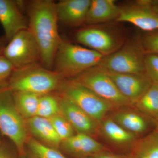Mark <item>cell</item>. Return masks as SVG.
I'll list each match as a JSON object with an SVG mask.
<instances>
[{
	"label": "cell",
	"mask_w": 158,
	"mask_h": 158,
	"mask_svg": "<svg viewBox=\"0 0 158 158\" xmlns=\"http://www.w3.org/2000/svg\"><path fill=\"white\" fill-rule=\"evenodd\" d=\"M56 3L52 0H34L27 6L29 29L37 41L40 62L52 69L62 39L58 31Z\"/></svg>",
	"instance_id": "cell-1"
},
{
	"label": "cell",
	"mask_w": 158,
	"mask_h": 158,
	"mask_svg": "<svg viewBox=\"0 0 158 158\" xmlns=\"http://www.w3.org/2000/svg\"><path fill=\"white\" fill-rule=\"evenodd\" d=\"M65 79L55 71L39 64L15 69L7 89L11 92H27L39 95L60 90Z\"/></svg>",
	"instance_id": "cell-2"
},
{
	"label": "cell",
	"mask_w": 158,
	"mask_h": 158,
	"mask_svg": "<svg viewBox=\"0 0 158 158\" xmlns=\"http://www.w3.org/2000/svg\"><path fill=\"white\" fill-rule=\"evenodd\" d=\"M104 57L93 50L62 40L54 60V70L65 79H73L98 65Z\"/></svg>",
	"instance_id": "cell-3"
},
{
	"label": "cell",
	"mask_w": 158,
	"mask_h": 158,
	"mask_svg": "<svg viewBox=\"0 0 158 158\" xmlns=\"http://www.w3.org/2000/svg\"><path fill=\"white\" fill-rule=\"evenodd\" d=\"M0 131L23 155L28 140L26 120L18 111L12 92L8 89L0 90Z\"/></svg>",
	"instance_id": "cell-4"
},
{
	"label": "cell",
	"mask_w": 158,
	"mask_h": 158,
	"mask_svg": "<svg viewBox=\"0 0 158 158\" xmlns=\"http://www.w3.org/2000/svg\"><path fill=\"white\" fill-rule=\"evenodd\" d=\"M145 55L141 40H133L123 44L113 53L104 57L98 66L116 73L144 75H146Z\"/></svg>",
	"instance_id": "cell-5"
},
{
	"label": "cell",
	"mask_w": 158,
	"mask_h": 158,
	"mask_svg": "<svg viewBox=\"0 0 158 158\" xmlns=\"http://www.w3.org/2000/svg\"><path fill=\"white\" fill-rule=\"evenodd\" d=\"M59 91L98 123L115 107L93 91L73 80L64 81Z\"/></svg>",
	"instance_id": "cell-6"
},
{
	"label": "cell",
	"mask_w": 158,
	"mask_h": 158,
	"mask_svg": "<svg viewBox=\"0 0 158 158\" xmlns=\"http://www.w3.org/2000/svg\"><path fill=\"white\" fill-rule=\"evenodd\" d=\"M93 91L114 107L131 105L125 98L103 69L97 65L72 79Z\"/></svg>",
	"instance_id": "cell-7"
},
{
	"label": "cell",
	"mask_w": 158,
	"mask_h": 158,
	"mask_svg": "<svg viewBox=\"0 0 158 158\" xmlns=\"http://www.w3.org/2000/svg\"><path fill=\"white\" fill-rule=\"evenodd\" d=\"M17 69L40 62V52L36 40L29 29L20 31L12 37L2 55Z\"/></svg>",
	"instance_id": "cell-8"
},
{
	"label": "cell",
	"mask_w": 158,
	"mask_h": 158,
	"mask_svg": "<svg viewBox=\"0 0 158 158\" xmlns=\"http://www.w3.org/2000/svg\"><path fill=\"white\" fill-rule=\"evenodd\" d=\"M116 21L130 23L148 33L158 31V4L156 0H138L119 7Z\"/></svg>",
	"instance_id": "cell-9"
},
{
	"label": "cell",
	"mask_w": 158,
	"mask_h": 158,
	"mask_svg": "<svg viewBox=\"0 0 158 158\" xmlns=\"http://www.w3.org/2000/svg\"><path fill=\"white\" fill-rule=\"evenodd\" d=\"M75 38L79 43L104 57L116 52L123 44L116 35L100 28L81 29L76 34Z\"/></svg>",
	"instance_id": "cell-10"
},
{
	"label": "cell",
	"mask_w": 158,
	"mask_h": 158,
	"mask_svg": "<svg viewBox=\"0 0 158 158\" xmlns=\"http://www.w3.org/2000/svg\"><path fill=\"white\" fill-rule=\"evenodd\" d=\"M104 70L112 79L121 94L131 104H135L152 85L146 75L118 73Z\"/></svg>",
	"instance_id": "cell-11"
},
{
	"label": "cell",
	"mask_w": 158,
	"mask_h": 158,
	"mask_svg": "<svg viewBox=\"0 0 158 158\" xmlns=\"http://www.w3.org/2000/svg\"><path fill=\"white\" fill-rule=\"evenodd\" d=\"M23 2L0 0V23L7 43L20 31L29 29L28 22L23 14Z\"/></svg>",
	"instance_id": "cell-12"
},
{
	"label": "cell",
	"mask_w": 158,
	"mask_h": 158,
	"mask_svg": "<svg viewBox=\"0 0 158 158\" xmlns=\"http://www.w3.org/2000/svg\"><path fill=\"white\" fill-rule=\"evenodd\" d=\"M60 112L77 133L91 136L96 133L98 123L68 99L59 98Z\"/></svg>",
	"instance_id": "cell-13"
},
{
	"label": "cell",
	"mask_w": 158,
	"mask_h": 158,
	"mask_svg": "<svg viewBox=\"0 0 158 158\" xmlns=\"http://www.w3.org/2000/svg\"><path fill=\"white\" fill-rule=\"evenodd\" d=\"M91 0H61L56 3L59 22L69 27L85 23Z\"/></svg>",
	"instance_id": "cell-14"
},
{
	"label": "cell",
	"mask_w": 158,
	"mask_h": 158,
	"mask_svg": "<svg viewBox=\"0 0 158 158\" xmlns=\"http://www.w3.org/2000/svg\"><path fill=\"white\" fill-rule=\"evenodd\" d=\"M61 146L66 152L82 158L105 151L101 144L91 136L83 133H77L62 141Z\"/></svg>",
	"instance_id": "cell-15"
},
{
	"label": "cell",
	"mask_w": 158,
	"mask_h": 158,
	"mask_svg": "<svg viewBox=\"0 0 158 158\" xmlns=\"http://www.w3.org/2000/svg\"><path fill=\"white\" fill-rule=\"evenodd\" d=\"M28 131L40 141L54 148H59L62 141L54 129L49 119L35 116L26 119Z\"/></svg>",
	"instance_id": "cell-16"
},
{
	"label": "cell",
	"mask_w": 158,
	"mask_h": 158,
	"mask_svg": "<svg viewBox=\"0 0 158 158\" xmlns=\"http://www.w3.org/2000/svg\"><path fill=\"white\" fill-rule=\"evenodd\" d=\"M119 14V7L114 0H91L85 23L95 25L115 20Z\"/></svg>",
	"instance_id": "cell-17"
},
{
	"label": "cell",
	"mask_w": 158,
	"mask_h": 158,
	"mask_svg": "<svg viewBox=\"0 0 158 158\" xmlns=\"http://www.w3.org/2000/svg\"><path fill=\"white\" fill-rule=\"evenodd\" d=\"M15 106L25 119L37 116L40 95L27 92H12Z\"/></svg>",
	"instance_id": "cell-18"
},
{
	"label": "cell",
	"mask_w": 158,
	"mask_h": 158,
	"mask_svg": "<svg viewBox=\"0 0 158 158\" xmlns=\"http://www.w3.org/2000/svg\"><path fill=\"white\" fill-rule=\"evenodd\" d=\"M101 129L109 140L117 144H128L133 142L135 138V134L125 129L113 119L103 120Z\"/></svg>",
	"instance_id": "cell-19"
},
{
	"label": "cell",
	"mask_w": 158,
	"mask_h": 158,
	"mask_svg": "<svg viewBox=\"0 0 158 158\" xmlns=\"http://www.w3.org/2000/svg\"><path fill=\"white\" fill-rule=\"evenodd\" d=\"M113 119L125 129L134 134H140L147 129V122L144 118L134 112H118L114 115Z\"/></svg>",
	"instance_id": "cell-20"
},
{
	"label": "cell",
	"mask_w": 158,
	"mask_h": 158,
	"mask_svg": "<svg viewBox=\"0 0 158 158\" xmlns=\"http://www.w3.org/2000/svg\"><path fill=\"white\" fill-rule=\"evenodd\" d=\"M135 104L139 110L158 119V86L153 84Z\"/></svg>",
	"instance_id": "cell-21"
},
{
	"label": "cell",
	"mask_w": 158,
	"mask_h": 158,
	"mask_svg": "<svg viewBox=\"0 0 158 158\" xmlns=\"http://www.w3.org/2000/svg\"><path fill=\"white\" fill-rule=\"evenodd\" d=\"M132 158H158V131L139 142Z\"/></svg>",
	"instance_id": "cell-22"
},
{
	"label": "cell",
	"mask_w": 158,
	"mask_h": 158,
	"mask_svg": "<svg viewBox=\"0 0 158 158\" xmlns=\"http://www.w3.org/2000/svg\"><path fill=\"white\" fill-rule=\"evenodd\" d=\"M61 114L59 98L51 94L40 97L37 116L49 119Z\"/></svg>",
	"instance_id": "cell-23"
},
{
	"label": "cell",
	"mask_w": 158,
	"mask_h": 158,
	"mask_svg": "<svg viewBox=\"0 0 158 158\" xmlns=\"http://www.w3.org/2000/svg\"><path fill=\"white\" fill-rule=\"evenodd\" d=\"M26 144L36 158H66L56 148L46 145L34 138H28Z\"/></svg>",
	"instance_id": "cell-24"
},
{
	"label": "cell",
	"mask_w": 158,
	"mask_h": 158,
	"mask_svg": "<svg viewBox=\"0 0 158 158\" xmlns=\"http://www.w3.org/2000/svg\"><path fill=\"white\" fill-rule=\"evenodd\" d=\"M49 119L62 141H65L75 135L73 128L61 114L54 116Z\"/></svg>",
	"instance_id": "cell-25"
},
{
	"label": "cell",
	"mask_w": 158,
	"mask_h": 158,
	"mask_svg": "<svg viewBox=\"0 0 158 158\" xmlns=\"http://www.w3.org/2000/svg\"><path fill=\"white\" fill-rule=\"evenodd\" d=\"M146 75L153 84L158 86V55L146 54L144 60Z\"/></svg>",
	"instance_id": "cell-26"
},
{
	"label": "cell",
	"mask_w": 158,
	"mask_h": 158,
	"mask_svg": "<svg viewBox=\"0 0 158 158\" xmlns=\"http://www.w3.org/2000/svg\"><path fill=\"white\" fill-rule=\"evenodd\" d=\"M14 69L12 64L3 55H0V90L7 89Z\"/></svg>",
	"instance_id": "cell-27"
},
{
	"label": "cell",
	"mask_w": 158,
	"mask_h": 158,
	"mask_svg": "<svg viewBox=\"0 0 158 158\" xmlns=\"http://www.w3.org/2000/svg\"><path fill=\"white\" fill-rule=\"evenodd\" d=\"M141 41L145 54L158 55V31L149 32Z\"/></svg>",
	"instance_id": "cell-28"
},
{
	"label": "cell",
	"mask_w": 158,
	"mask_h": 158,
	"mask_svg": "<svg viewBox=\"0 0 158 158\" xmlns=\"http://www.w3.org/2000/svg\"><path fill=\"white\" fill-rule=\"evenodd\" d=\"M0 158H15L11 148L6 143L2 142L0 146Z\"/></svg>",
	"instance_id": "cell-29"
},
{
	"label": "cell",
	"mask_w": 158,
	"mask_h": 158,
	"mask_svg": "<svg viewBox=\"0 0 158 158\" xmlns=\"http://www.w3.org/2000/svg\"><path fill=\"white\" fill-rule=\"evenodd\" d=\"M93 156L95 158H123L120 156L106 152L105 151L98 153Z\"/></svg>",
	"instance_id": "cell-30"
},
{
	"label": "cell",
	"mask_w": 158,
	"mask_h": 158,
	"mask_svg": "<svg viewBox=\"0 0 158 158\" xmlns=\"http://www.w3.org/2000/svg\"><path fill=\"white\" fill-rule=\"evenodd\" d=\"M7 44L5 37L0 38V55H2L3 51Z\"/></svg>",
	"instance_id": "cell-31"
},
{
	"label": "cell",
	"mask_w": 158,
	"mask_h": 158,
	"mask_svg": "<svg viewBox=\"0 0 158 158\" xmlns=\"http://www.w3.org/2000/svg\"><path fill=\"white\" fill-rule=\"evenodd\" d=\"M82 158H95L93 156H88L84 157Z\"/></svg>",
	"instance_id": "cell-32"
},
{
	"label": "cell",
	"mask_w": 158,
	"mask_h": 158,
	"mask_svg": "<svg viewBox=\"0 0 158 158\" xmlns=\"http://www.w3.org/2000/svg\"><path fill=\"white\" fill-rule=\"evenodd\" d=\"M2 141H1V140H0V146H1V144H2Z\"/></svg>",
	"instance_id": "cell-33"
},
{
	"label": "cell",
	"mask_w": 158,
	"mask_h": 158,
	"mask_svg": "<svg viewBox=\"0 0 158 158\" xmlns=\"http://www.w3.org/2000/svg\"><path fill=\"white\" fill-rule=\"evenodd\" d=\"M156 2L158 4V0H156Z\"/></svg>",
	"instance_id": "cell-34"
},
{
	"label": "cell",
	"mask_w": 158,
	"mask_h": 158,
	"mask_svg": "<svg viewBox=\"0 0 158 158\" xmlns=\"http://www.w3.org/2000/svg\"><path fill=\"white\" fill-rule=\"evenodd\" d=\"M157 122H158V123H157L158 130H157V131H158V119L157 120Z\"/></svg>",
	"instance_id": "cell-35"
}]
</instances>
